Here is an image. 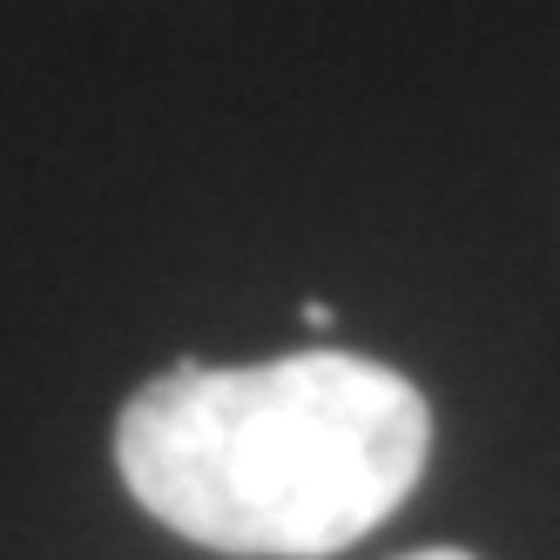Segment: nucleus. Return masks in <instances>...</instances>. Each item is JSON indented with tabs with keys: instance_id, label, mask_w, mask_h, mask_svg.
I'll list each match as a JSON object with an SVG mask.
<instances>
[{
	"instance_id": "7ed1b4c3",
	"label": "nucleus",
	"mask_w": 560,
	"mask_h": 560,
	"mask_svg": "<svg viewBox=\"0 0 560 560\" xmlns=\"http://www.w3.org/2000/svg\"><path fill=\"white\" fill-rule=\"evenodd\" d=\"M398 560H479L466 547H412V553H398Z\"/></svg>"
},
{
	"instance_id": "f03ea898",
	"label": "nucleus",
	"mask_w": 560,
	"mask_h": 560,
	"mask_svg": "<svg viewBox=\"0 0 560 560\" xmlns=\"http://www.w3.org/2000/svg\"><path fill=\"white\" fill-rule=\"evenodd\" d=\"M304 325H311V331H331V325H338V311H331L325 298H311V304H304Z\"/></svg>"
},
{
	"instance_id": "f257e3e1",
	"label": "nucleus",
	"mask_w": 560,
	"mask_h": 560,
	"mask_svg": "<svg viewBox=\"0 0 560 560\" xmlns=\"http://www.w3.org/2000/svg\"><path fill=\"white\" fill-rule=\"evenodd\" d=\"M425 453V398L358 351L176 365L115 419L136 506L236 560H317L365 540L419 487Z\"/></svg>"
}]
</instances>
